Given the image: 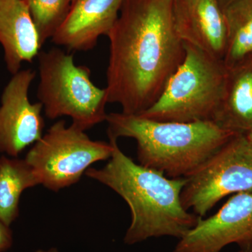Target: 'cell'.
<instances>
[{
  "instance_id": "cell-9",
  "label": "cell",
  "mask_w": 252,
  "mask_h": 252,
  "mask_svg": "<svg viewBox=\"0 0 252 252\" xmlns=\"http://www.w3.org/2000/svg\"><path fill=\"white\" fill-rule=\"evenodd\" d=\"M36 72L21 70L4 88L0 107V152L16 157L42 136L45 123L41 102L31 103L29 90Z\"/></svg>"
},
{
  "instance_id": "cell-17",
  "label": "cell",
  "mask_w": 252,
  "mask_h": 252,
  "mask_svg": "<svg viewBox=\"0 0 252 252\" xmlns=\"http://www.w3.org/2000/svg\"><path fill=\"white\" fill-rule=\"evenodd\" d=\"M12 243L11 233L9 226L0 220V252L5 251L11 247Z\"/></svg>"
},
{
  "instance_id": "cell-20",
  "label": "cell",
  "mask_w": 252,
  "mask_h": 252,
  "mask_svg": "<svg viewBox=\"0 0 252 252\" xmlns=\"http://www.w3.org/2000/svg\"><path fill=\"white\" fill-rule=\"evenodd\" d=\"M238 252H241V251H239Z\"/></svg>"
},
{
  "instance_id": "cell-8",
  "label": "cell",
  "mask_w": 252,
  "mask_h": 252,
  "mask_svg": "<svg viewBox=\"0 0 252 252\" xmlns=\"http://www.w3.org/2000/svg\"><path fill=\"white\" fill-rule=\"evenodd\" d=\"M231 244L252 252V193L235 194L215 215L200 218L173 252H220Z\"/></svg>"
},
{
  "instance_id": "cell-2",
  "label": "cell",
  "mask_w": 252,
  "mask_h": 252,
  "mask_svg": "<svg viewBox=\"0 0 252 252\" xmlns=\"http://www.w3.org/2000/svg\"><path fill=\"white\" fill-rule=\"evenodd\" d=\"M112 157L102 168H89L86 175L119 194L130 209L131 224L124 243H140L170 236L180 240L201 217L190 213L181 201L186 177L169 178L161 172L135 163L121 150L117 139Z\"/></svg>"
},
{
  "instance_id": "cell-13",
  "label": "cell",
  "mask_w": 252,
  "mask_h": 252,
  "mask_svg": "<svg viewBox=\"0 0 252 252\" xmlns=\"http://www.w3.org/2000/svg\"><path fill=\"white\" fill-rule=\"evenodd\" d=\"M214 122L238 135L252 130V56L228 67L224 95Z\"/></svg>"
},
{
  "instance_id": "cell-7",
  "label": "cell",
  "mask_w": 252,
  "mask_h": 252,
  "mask_svg": "<svg viewBox=\"0 0 252 252\" xmlns=\"http://www.w3.org/2000/svg\"><path fill=\"white\" fill-rule=\"evenodd\" d=\"M186 180L182 205L201 218L228 195L252 193V144L234 136Z\"/></svg>"
},
{
  "instance_id": "cell-19",
  "label": "cell",
  "mask_w": 252,
  "mask_h": 252,
  "mask_svg": "<svg viewBox=\"0 0 252 252\" xmlns=\"http://www.w3.org/2000/svg\"><path fill=\"white\" fill-rule=\"evenodd\" d=\"M77 1V0H72V3H74V1Z\"/></svg>"
},
{
  "instance_id": "cell-11",
  "label": "cell",
  "mask_w": 252,
  "mask_h": 252,
  "mask_svg": "<svg viewBox=\"0 0 252 252\" xmlns=\"http://www.w3.org/2000/svg\"><path fill=\"white\" fill-rule=\"evenodd\" d=\"M124 0H77L64 22L51 38L69 51L94 49L101 36H107L119 18Z\"/></svg>"
},
{
  "instance_id": "cell-3",
  "label": "cell",
  "mask_w": 252,
  "mask_h": 252,
  "mask_svg": "<svg viewBox=\"0 0 252 252\" xmlns=\"http://www.w3.org/2000/svg\"><path fill=\"white\" fill-rule=\"evenodd\" d=\"M108 137H130L140 165L169 178L187 177L238 135L213 122H157L137 114H107Z\"/></svg>"
},
{
  "instance_id": "cell-4",
  "label": "cell",
  "mask_w": 252,
  "mask_h": 252,
  "mask_svg": "<svg viewBox=\"0 0 252 252\" xmlns=\"http://www.w3.org/2000/svg\"><path fill=\"white\" fill-rule=\"evenodd\" d=\"M184 44L183 62L157 102L137 115L164 122L215 121L224 95L228 67L223 60Z\"/></svg>"
},
{
  "instance_id": "cell-14",
  "label": "cell",
  "mask_w": 252,
  "mask_h": 252,
  "mask_svg": "<svg viewBox=\"0 0 252 252\" xmlns=\"http://www.w3.org/2000/svg\"><path fill=\"white\" fill-rule=\"evenodd\" d=\"M227 28L223 62L230 67L252 56V0H217Z\"/></svg>"
},
{
  "instance_id": "cell-16",
  "label": "cell",
  "mask_w": 252,
  "mask_h": 252,
  "mask_svg": "<svg viewBox=\"0 0 252 252\" xmlns=\"http://www.w3.org/2000/svg\"><path fill=\"white\" fill-rule=\"evenodd\" d=\"M42 47L67 18L72 0H26Z\"/></svg>"
},
{
  "instance_id": "cell-12",
  "label": "cell",
  "mask_w": 252,
  "mask_h": 252,
  "mask_svg": "<svg viewBox=\"0 0 252 252\" xmlns=\"http://www.w3.org/2000/svg\"><path fill=\"white\" fill-rule=\"evenodd\" d=\"M0 44L13 75L37 57L41 46L26 0H0Z\"/></svg>"
},
{
  "instance_id": "cell-15",
  "label": "cell",
  "mask_w": 252,
  "mask_h": 252,
  "mask_svg": "<svg viewBox=\"0 0 252 252\" xmlns=\"http://www.w3.org/2000/svg\"><path fill=\"white\" fill-rule=\"evenodd\" d=\"M40 185L26 160L0 158V220L8 226L18 215L20 197L26 189Z\"/></svg>"
},
{
  "instance_id": "cell-5",
  "label": "cell",
  "mask_w": 252,
  "mask_h": 252,
  "mask_svg": "<svg viewBox=\"0 0 252 252\" xmlns=\"http://www.w3.org/2000/svg\"><path fill=\"white\" fill-rule=\"evenodd\" d=\"M36 58V96L48 119L69 117L85 131L106 121L107 91L93 83L89 68L77 65L73 54L59 48L40 51Z\"/></svg>"
},
{
  "instance_id": "cell-1",
  "label": "cell",
  "mask_w": 252,
  "mask_h": 252,
  "mask_svg": "<svg viewBox=\"0 0 252 252\" xmlns=\"http://www.w3.org/2000/svg\"><path fill=\"white\" fill-rule=\"evenodd\" d=\"M108 103L140 114L159 98L185 57L172 17V0H124L107 34Z\"/></svg>"
},
{
  "instance_id": "cell-10",
  "label": "cell",
  "mask_w": 252,
  "mask_h": 252,
  "mask_svg": "<svg viewBox=\"0 0 252 252\" xmlns=\"http://www.w3.org/2000/svg\"><path fill=\"white\" fill-rule=\"evenodd\" d=\"M174 28L181 40L223 60L226 24L217 0H172Z\"/></svg>"
},
{
  "instance_id": "cell-18",
  "label": "cell",
  "mask_w": 252,
  "mask_h": 252,
  "mask_svg": "<svg viewBox=\"0 0 252 252\" xmlns=\"http://www.w3.org/2000/svg\"><path fill=\"white\" fill-rule=\"evenodd\" d=\"M245 135H246L248 140L250 141V143L252 144V130L249 131L248 133L245 134Z\"/></svg>"
},
{
  "instance_id": "cell-6",
  "label": "cell",
  "mask_w": 252,
  "mask_h": 252,
  "mask_svg": "<svg viewBox=\"0 0 252 252\" xmlns=\"http://www.w3.org/2000/svg\"><path fill=\"white\" fill-rule=\"evenodd\" d=\"M113 144L91 140L85 130L59 120L34 144L26 161L40 185L53 191L74 185L94 162L110 158Z\"/></svg>"
}]
</instances>
